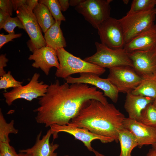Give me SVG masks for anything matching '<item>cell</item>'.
Returning a JSON list of instances; mask_svg holds the SVG:
<instances>
[{
  "label": "cell",
  "mask_w": 156,
  "mask_h": 156,
  "mask_svg": "<svg viewBox=\"0 0 156 156\" xmlns=\"http://www.w3.org/2000/svg\"><path fill=\"white\" fill-rule=\"evenodd\" d=\"M92 99L105 104L108 103L103 93L95 86L80 83L61 84L56 80L39 98V106L34 110L37 113L36 120L46 127L66 125Z\"/></svg>",
  "instance_id": "1"
},
{
  "label": "cell",
  "mask_w": 156,
  "mask_h": 156,
  "mask_svg": "<svg viewBox=\"0 0 156 156\" xmlns=\"http://www.w3.org/2000/svg\"><path fill=\"white\" fill-rule=\"evenodd\" d=\"M125 115L114 104H105L99 101L91 100L69 123L85 128L96 135L113 138L117 142L119 133L123 127Z\"/></svg>",
  "instance_id": "2"
},
{
  "label": "cell",
  "mask_w": 156,
  "mask_h": 156,
  "mask_svg": "<svg viewBox=\"0 0 156 156\" xmlns=\"http://www.w3.org/2000/svg\"><path fill=\"white\" fill-rule=\"evenodd\" d=\"M59 63L55 76L65 79L72 74L92 73L100 76L105 71V69L82 60L67 51L64 48L56 50Z\"/></svg>",
  "instance_id": "3"
},
{
  "label": "cell",
  "mask_w": 156,
  "mask_h": 156,
  "mask_svg": "<svg viewBox=\"0 0 156 156\" xmlns=\"http://www.w3.org/2000/svg\"><path fill=\"white\" fill-rule=\"evenodd\" d=\"M156 14L155 8L146 11L127 12L125 16L118 19L123 31L125 44L153 25Z\"/></svg>",
  "instance_id": "4"
},
{
  "label": "cell",
  "mask_w": 156,
  "mask_h": 156,
  "mask_svg": "<svg viewBox=\"0 0 156 156\" xmlns=\"http://www.w3.org/2000/svg\"><path fill=\"white\" fill-rule=\"evenodd\" d=\"M95 45L96 53L85 58V61L105 68L122 66L133 67L129 53L124 48L112 49L97 42Z\"/></svg>",
  "instance_id": "5"
},
{
  "label": "cell",
  "mask_w": 156,
  "mask_h": 156,
  "mask_svg": "<svg viewBox=\"0 0 156 156\" xmlns=\"http://www.w3.org/2000/svg\"><path fill=\"white\" fill-rule=\"evenodd\" d=\"M112 0H85L75 7L85 20L97 29L104 21L110 17V3Z\"/></svg>",
  "instance_id": "6"
},
{
  "label": "cell",
  "mask_w": 156,
  "mask_h": 156,
  "mask_svg": "<svg viewBox=\"0 0 156 156\" xmlns=\"http://www.w3.org/2000/svg\"><path fill=\"white\" fill-rule=\"evenodd\" d=\"M16 14L30 38L27 42L29 50L33 52L36 49L46 46L42 30L33 12L24 4L16 11Z\"/></svg>",
  "instance_id": "7"
},
{
  "label": "cell",
  "mask_w": 156,
  "mask_h": 156,
  "mask_svg": "<svg viewBox=\"0 0 156 156\" xmlns=\"http://www.w3.org/2000/svg\"><path fill=\"white\" fill-rule=\"evenodd\" d=\"M39 73H35L29 83L24 86L13 88L11 91L3 93L5 101L10 106L15 100L22 99L29 101L44 96L47 91L49 85L43 81H39Z\"/></svg>",
  "instance_id": "8"
},
{
  "label": "cell",
  "mask_w": 156,
  "mask_h": 156,
  "mask_svg": "<svg viewBox=\"0 0 156 156\" xmlns=\"http://www.w3.org/2000/svg\"><path fill=\"white\" fill-rule=\"evenodd\" d=\"M117 88L118 92L131 93L140 84L141 77L133 67L119 66L109 69L107 78Z\"/></svg>",
  "instance_id": "9"
},
{
  "label": "cell",
  "mask_w": 156,
  "mask_h": 156,
  "mask_svg": "<svg viewBox=\"0 0 156 156\" xmlns=\"http://www.w3.org/2000/svg\"><path fill=\"white\" fill-rule=\"evenodd\" d=\"M97 29L102 44L112 49L123 48L124 35L118 19L110 17L103 22Z\"/></svg>",
  "instance_id": "10"
},
{
  "label": "cell",
  "mask_w": 156,
  "mask_h": 156,
  "mask_svg": "<svg viewBox=\"0 0 156 156\" xmlns=\"http://www.w3.org/2000/svg\"><path fill=\"white\" fill-rule=\"evenodd\" d=\"M50 127L53 140L57 138L58 133H66L73 135L75 139L82 142L88 150L91 152H92L94 149L92 146L91 143L94 140H99L103 143H110L114 141L112 138L96 135L86 129L73 126L69 123L63 125H53Z\"/></svg>",
  "instance_id": "11"
},
{
  "label": "cell",
  "mask_w": 156,
  "mask_h": 156,
  "mask_svg": "<svg viewBox=\"0 0 156 156\" xmlns=\"http://www.w3.org/2000/svg\"><path fill=\"white\" fill-rule=\"evenodd\" d=\"M79 77H74L71 76L65 79L69 84L80 83L91 84L102 90L105 96L109 98L113 102L116 103L118 98L119 92L114 85L107 78H102L92 73L79 74Z\"/></svg>",
  "instance_id": "12"
},
{
  "label": "cell",
  "mask_w": 156,
  "mask_h": 156,
  "mask_svg": "<svg viewBox=\"0 0 156 156\" xmlns=\"http://www.w3.org/2000/svg\"><path fill=\"white\" fill-rule=\"evenodd\" d=\"M129 53L133 68L138 75L156 74V47Z\"/></svg>",
  "instance_id": "13"
},
{
  "label": "cell",
  "mask_w": 156,
  "mask_h": 156,
  "mask_svg": "<svg viewBox=\"0 0 156 156\" xmlns=\"http://www.w3.org/2000/svg\"><path fill=\"white\" fill-rule=\"evenodd\" d=\"M124 128L130 131L136 138L138 146L152 145L156 143V129L136 120L125 118L123 122Z\"/></svg>",
  "instance_id": "14"
},
{
  "label": "cell",
  "mask_w": 156,
  "mask_h": 156,
  "mask_svg": "<svg viewBox=\"0 0 156 156\" xmlns=\"http://www.w3.org/2000/svg\"><path fill=\"white\" fill-rule=\"evenodd\" d=\"M29 57L28 60L34 61L32 66L40 68L46 75L49 74L50 69L59 68V63L56 50L47 46L36 49Z\"/></svg>",
  "instance_id": "15"
},
{
  "label": "cell",
  "mask_w": 156,
  "mask_h": 156,
  "mask_svg": "<svg viewBox=\"0 0 156 156\" xmlns=\"http://www.w3.org/2000/svg\"><path fill=\"white\" fill-rule=\"evenodd\" d=\"M42 133L41 131L37 135L35 144L32 147L20 150L19 153H26L30 156H57V153H55V151L59 145L50 143V139L52 135L51 129L40 138Z\"/></svg>",
  "instance_id": "16"
},
{
  "label": "cell",
  "mask_w": 156,
  "mask_h": 156,
  "mask_svg": "<svg viewBox=\"0 0 156 156\" xmlns=\"http://www.w3.org/2000/svg\"><path fill=\"white\" fill-rule=\"evenodd\" d=\"M156 47V24L138 35L125 44L123 48L128 53Z\"/></svg>",
  "instance_id": "17"
},
{
  "label": "cell",
  "mask_w": 156,
  "mask_h": 156,
  "mask_svg": "<svg viewBox=\"0 0 156 156\" xmlns=\"http://www.w3.org/2000/svg\"><path fill=\"white\" fill-rule=\"evenodd\" d=\"M154 99L151 98L129 93L127 94L124 108L128 118L140 121L143 110Z\"/></svg>",
  "instance_id": "18"
},
{
  "label": "cell",
  "mask_w": 156,
  "mask_h": 156,
  "mask_svg": "<svg viewBox=\"0 0 156 156\" xmlns=\"http://www.w3.org/2000/svg\"><path fill=\"white\" fill-rule=\"evenodd\" d=\"M61 21H55L54 24L44 33V36L46 46L56 50L66 46V43L60 28Z\"/></svg>",
  "instance_id": "19"
},
{
  "label": "cell",
  "mask_w": 156,
  "mask_h": 156,
  "mask_svg": "<svg viewBox=\"0 0 156 156\" xmlns=\"http://www.w3.org/2000/svg\"><path fill=\"white\" fill-rule=\"evenodd\" d=\"M141 77L140 84L131 93L154 99L156 98V74H145Z\"/></svg>",
  "instance_id": "20"
},
{
  "label": "cell",
  "mask_w": 156,
  "mask_h": 156,
  "mask_svg": "<svg viewBox=\"0 0 156 156\" xmlns=\"http://www.w3.org/2000/svg\"><path fill=\"white\" fill-rule=\"evenodd\" d=\"M118 140L121 149L119 156H131L132 150L138 146L137 140L134 135L128 130L123 128L119 131Z\"/></svg>",
  "instance_id": "21"
},
{
  "label": "cell",
  "mask_w": 156,
  "mask_h": 156,
  "mask_svg": "<svg viewBox=\"0 0 156 156\" xmlns=\"http://www.w3.org/2000/svg\"><path fill=\"white\" fill-rule=\"evenodd\" d=\"M33 12L42 31L44 33L55 22L49 9L43 4L38 3L33 10Z\"/></svg>",
  "instance_id": "22"
},
{
  "label": "cell",
  "mask_w": 156,
  "mask_h": 156,
  "mask_svg": "<svg viewBox=\"0 0 156 156\" xmlns=\"http://www.w3.org/2000/svg\"><path fill=\"white\" fill-rule=\"evenodd\" d=\"M14 121L12 120L8 123L5 120L1 109L0 110V143L9 144L10 140L9 137L10 133L17 134L18 130L14 127Z\"/></svg>",
  "instance_id": "23"
},
{
  "label": "cell",
  "mask_w": 156,
  "mask_h": 156,
  "mask_svg": "<svg viewBox=\"0 0 156 156\" xmlns=\"http://www.w3.org/2000/svg\"><path fill=\"white\" fill-rule=\"evenodd\" d=\"M38 2L47 7L55 21H66L62 13L58 0H40Z\"/></svg>",
  "instance_id": "24"
},
{
  "label": "cell",
  "mask_w": 156,
  "mask_h": 156,
  "mask_svg": "<svg viewBox=\"0 0 156 156\" xmlns=\"http://www.w3.org/2000/svg\"><path fill=\"white\" fill-rule=\"evenodd\" d=\"M156 0H133L128 13L144 12L151 10L155 6Z\"/></svg>",
  "instance_id": "25"
},
{
  "label": "cell",
  "mask_w": 156,
  "mask_h": 156,
  "mask_svg": "<svg viewBox=\"0 0 156 156\" xmlns=\"http://www.w3.org/2000/svg\"><path fill=\"white\" fill-rule=\"evenodd\" d=\"M140 122L149 126L156 125V108L151 103L142 111Z\"/></svg>",
  "instance_id": "26"
},
{
  "label": "cell",
  "mask_w": 156,
  "mask_h": 156,
  "mask_svg": "<svg viewBox=\"0 0 156 156\" xmlns=\"http://www.w3.org/2000/svg\"><path fill=\"white\" fill-rule=\"evenodd\" d=\"M23 82L15 80L10 71L0 77V89H6L10 88H15L22 86Z\"/></svg>",
  "instance_id": "27"
},
{
  "label": "cell",
  "mask_w": 156,
  "mask_h": 156,
  "mask_svg": "<svg viewBox=\"0 0 156 156\" xmlns=\"http://www.w3.org/2000/svg\"><path fill=\"white\" fill-rule=\"evenodd\" d=\"M17 27L19 29L25 30L23 23L18 17L10 16L0 26V29H3L9 34H14V29Z\"/></svg>",
  "instance_id": "28"
},
{
  "label": "cell",
  "mask_w": 156,
  "mask_h": 156,
  "mask_svg": "<svg viewBox=\"0 0 156 156\" xmlns=\"http://www.w3.org/2000/svg\"><path fill=\"white\" fill-rule=\"evenodd\" d=\"M0 155L2 156H19L10 144L0 143Z\"/></svg>",
  "instance_id": "29"
},
{
  "label": "cell",
  "mask_w": 156,
  "mask_h": 156,
  "mask_svg": "<svg viewBox=\"0 0 156 156\" xmlns=\"http://www.w3.org/2000/svg\"><path fill=\"white\" fill-rule=\"evenodd\" d=\"M22 35L21 33L9 34L4 35L3 33L0 34V49L5 44L12 41L13 39L19 38Z\"/></svg>",
  "instance_id": "30"
},
{
  "label": "cell",
  "mask_w": 156,
  "mask_h": 156,
  "mask_svg": "<svg viewBox=\"0 0 156 156\" xmlns=\"http://www.w3.org/2000/svg\"><path fill=\"white\" fill-rule=\"evenodd\" d=\"M0 10L12 16L14 10L12 0H0Z\"/></svg>",
  "instance_id": "31"
},
{
  "label": "cell",
  "mask_w": 156,
  "mask_h": 156,
  "mask_svg": "<svg viewBox=\"0 0 156 156\" xmlns=\"http://www.w3.org/2000/svg\"><path fill=\"white\" fill-rule=\"evenodd\" d=\"M8 59L6 57V54H1L0 55V76L5 74L6 72L4 70V68L7 66V63Z\"/></svg>",
  "instance_id": "32"
},
{
  "label": "cell",
  "mask_w": 156,
  "mask_h": 156,
  "mask_svg": "<svg viewBox=\"0 0 156 156\" xmlns=\"http://www.w3.org/2000/svg\"><path fill=\"white\" fill-rule=\"evenodd\" d=\"M14 11H16L23 5L26 4V0H12Z\"/></svg>",
  "instance_id": "33"
},
{
  "label": "cell",
  "mask_w": 156,
  "mask_h": 156,
  "mask_svg": "<svg viewBox=\"0 0 156 156\" xmlns=\"http://www.w3.org/2000/svg\"><path fill=\"white\" fill-rule=\"evenodd\" d=\"M61 11H66L70 6L69 1L68 0H58Z\"/></svg>",
  "instance_id": "34"
},
{
  "label": "cell",
  "mask_w": 156,
  "mask_h": 156,
  "mask_svg": "<svg viewBox=\"0 0 156 156\" xmlns=\"http://www.w3.org/2000/svg\"><path fill=\"white\" fill-rule=\"evenodd\" d=\"M38 3V0H26V4L29 9L33 12V10Z\"/></svg>",
  "instance_id": "35"
},
{
  "label": "cell",
  "mask_w": 156,
  "mask_h": 156,
  "mask_svg": "<svg viewBox=\"0 0 156 156\" xmlns=\"http://www.w3.org/2000/svg\"><path fill=\"white\" fill-rule=\"evenodd\" d=\"M10 16L7 13L0 10V26L2 25Z\"/></svg>",
  "instance_id": "36"
},
{
  "label": "cell",
  "mask_w": 156,
  "mask_h": 156,
  "mask_svg": "<svg viewBox=\"0 0 156 156\" xmlns=\"http://www.w3.org/2000/svg\"><path fill=\"white\" fill-rule=\"evenodd\" d=\"M85 0H70L69 1L70 5L75 7L83 2Z\"/></svg>",
  "instance_id": "37"
},
{
  "label": "cell",
  "mask_w": 156,
  "mask_h": 156,
  "mask_svg": "<svg viewBox=\"0 0 156 156\" xmlns=\"http://www.w3.org/2000/svg\"><path fill=\"white\" fill-rule=\"evenodd\" d=\"M146 156H156V150L152 148L149 150Z\"/></svg>",
  "instance_id": "38"
},
{
  "label": "cell",
  "mask_w": 156,
  "mask_h": 156,
  "mask_svg": "<svg viewBox=\"0 0 156 156\" xmlns=\"http://www.w3.org/2000/svg\"><path fill=\"white\" fill-rule=\"evenodd\" d=\"M92 152L94 153L95 156H106L94 149H93Z\"/></svg>",
  "instance_id": "39"
},
{
  "label": "cell",
  "mask_w": 156,
  "mask_h": 156,
  "mask_svg": "<svg viewBox=\"0 0 156 156\" xmlns=\"http://www.w3.org/2000/svg\"><path fill=\"white\" fill-rule=\"evenodd\" d=\"M19 156H30L29 155L24 153H19Z\"/></svg>",
  "instance_id": "40"
},
{
  "label": "cell",
  "mask_w": 156,
  "mask_h": 156,
  "mask_svg": "<svg viewBox=\"0 0 156 156\" xmlns=\"http://www.w3.org/2000/svg\"><path fill=\"white\" fill-rule=\"evenodd\" d=\"M153 105L156 108V98L155 99L153 102L152 103Z\"/></svg>",
  "instance_id": "41"
},
{
  "label": "cell",
  "mask_w": 156,
  "mask_h": 156,
  "mask_svg": "<svg viewBox=\"0 0 156 156\" xmlns=\"http://www.w3.org/2000/svg\"><path fill=\"white\" fill-rule=\"evenodd\" d=\"M122 1L123 2L124 4H127L128 3L129 1L126 0H123Z\"/></svg>",
  "instance_id": "42"
},
{
  "label": "cell",
  "mask_w": 156,
  "mask_h": 156,
  "mask_svg": "<svg viewBox=\"0 0 156 156\" xmlns=\"http://www.w3.org/2000/svg\"><path fill=\"white\" fill-rule=\"evenodd\" d=\"M152 148L155 149L156 150V143L154 144L153 145H152Z\"/></svg>",
  "instance_id": "43"
},
{
  "label": "cell",
  "mask_w": 156,
  "mask_h": 156,
  "mask_svg": "<svg viewBox=\"0 0 156 156\" xmlns=\"http://www.w3.org/2000/svg\"><path fill=\"white\" fill-rule=\"evenodd\" d=\"M152 127H154V128H155L156 129V125H155L154 126H153Z\"/></svg>",
  "instance_id": "44"
},
{
  "label": "cell",
  "mask_w": 156,
  "mask_h": 156,
  "mask_svg": "<svg viewBox=\"0 0 156 156\" xmlns=\"http://www.w3.org/2000/svg\"><path fill=\"white\" fill-rule=\"evenodd\" d=\"M63 156H70V155H64Z\"/></svg>",
  "instance_id": "45"
},
{
  "label": "cell",
  "mask_w": 156,
  "mask_h": 156,
  "mask_svg": "<svg viewBox=\"0 0 156 156\" xmlns=\"http://www.w3.org/2000/svg\"><path fill=\"white\" fill-rule=\"evenodd\" d=\"M155 6H156V5H155Z\"/></svg>",
  "instance_id": "46"
},
{
  "label": "cell",
  "mask_w": 156,
  "mask_h": 156,
  "mask_svg": "<svg viewBox=\"0 0 156 156\" xmlns=\"http://www.w3.org/2000/svg\"><path fill=\"white\" fill-rule=\"evenodd\" d=\"M0 156H2L1 155H0Z\"/></svg>",
  "instance_id": "47"
}]
</instances>
